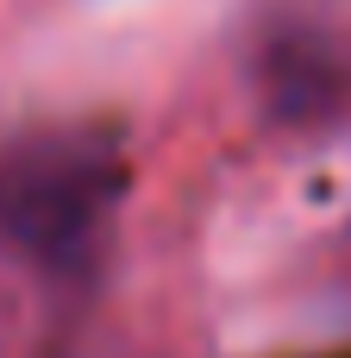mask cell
I'll return each instance as SVG.
<instances>
[{
  "instance_id": "1",
  "label": "cell",
  "mask_w": 351,
  "mask_h": 358,
  "mask_svg": "<svg viewBox=\"0 0 351 358\" xmlns=\"http://www.w3.org/2000/svg\"><path fill=\"white\" fill-rule=\"evenodd\" d=\"M119 201V151L100 132H38L0 151V245L44 271H82Z\"/></svg>"
}]
</instances>
